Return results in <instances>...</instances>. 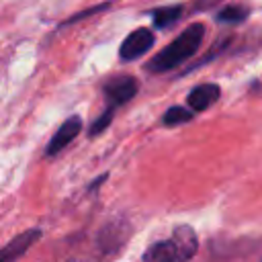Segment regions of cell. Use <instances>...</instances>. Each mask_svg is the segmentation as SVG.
Wrapping results in <instances>:
<instances>
[{
	"label": "cell",
	"instance_id": "1",
	"mask_svg": "<svg viewBox=\"0 0 262 262\" xmlns=\"http://www.w3.org/2000/svg\"><path fill=\"white\" fill-rule=\"evenodd\" d=\"M199 248V237L190 225L174 227L168 239L151 244L143 252V262H188Z\"/></svg>",
	"mask_w": 262,
	"mask_h": 262
},
{
	"label": "cell",
	"instance_id": "2",
	"mask_svg": "<svg viewBox=\"0 0 262 262\" xmlns=\"http://www.w3.org/2000/svg\"><path fill=\"white\" fill-rule=\"evenodd\" d=\"M205 37V27L201 23H194V25H188L168 47H164L160 53H156L149 63H147V70L149 72H168L176 66H180L182 61H186L188 57H192L201 45Z\"/></svg>",
	"mask_w": 262,
	"mask_h": 262
},
{
	"label": "cell",
	"instance_id": "3",
	"mask_svg": "<svg viewBox=\"0 0 262 262\" xmlns=\"http://www.w3.org/2000/svg\"><path fill=\"white\" fill-rule=\"evenodd\" d=\"M139 90V82L133 76H117L104 84V96L108 100V106L117 108L125 102H129Z\"/></svg>",
	"mask_w": 262,
	"mask_h": 262
},
{
	"label": "cell",
	"instance_id": "4",
	"mask_svg": "<svg viewBox=\"0 0 262 262\" xmlns=\"http://www.w3.org/2000/svg\"><path fill=\"white\" fill-rule=\"evenodd\" d=\"M151 45H154V33L149 29L141 27L125 37V41L121 43L119 55L123 61H131V59H137L143 53H147V49H151Z\"/></svg>",
	"mask_w": 262,
	"mask_h": 262
},
{
	"label": "cell",
	"instance_id": "5",
	"mask_svg": "<svg viewBox=\"0 0 262 262\" xmlns=\"http://www.w3.org/2000/svg\"><path fill=\"white\" fill-rule=\"evenodd\" d=\"M39 237H41V229L39 227L27 229L25 233H18L16 237H12L8 244H4L0 248V262H16Z\"/></svg>",
	"mask_w": 262,
	"mask_h": 262
},
{
	"label": "cell",
	"instance_id": "6",
	"mask_svg": "<svg viewBox=\"0 0 262 262\" xmlns=\"http://www.w3.org/2000/svg\"><path fill=\"white\" fill-rule=\"evenodd\" d=\"M82 131V119L80 117H70V119H66L63 123H61V127L55 131V135L51 137V141L47 143V149H45V154L47 156H55V154H59L63 147H68L76 137H78V133Z\"/></svg>",
	"mask_w": 262,
	"mask_h": 262
},
{
	"label": "cell",
	"instance_id": "7",
	"mask_svg": "<svg viewBox=\"0 0 262 262\" xmlns=\"http://www.w3.org/2000/svg\"><path fill=\"white\" fill-rule=\"evenodd\" d=\"M219 94H221V88L217 84H211V82L209 84H199L188 92L186 102L194 113H201V111H207L213 102H217Z\"/></svg>",
	"mask_w": 262,
	"mask_h": 262
},
{
	"label": "cell",
	"instance_id": "8",
	"mask_svg": "<svg viewBox=\"0 0 262 262\" xmlns=\"http://www.w3.org/2000/svg\"><path fill=\"white\" fill-rule=\"evenodd\" d=\"M182 16V6H166V8H156L151 12L154 25L156 27H170L172 23H176Z\"/></svg>",
	"mask_w": 262,
	"mask_h": 262
},
{
	"label": "cell",
	"instance_id": "9",
	"mask_svg": "<svg viewBox=\"0 0 262 262\" xmlns=\"http://www.w3.org/2000/svg\"><path fill=\"white\" fill-rule=\"evenodd\" d=\"M192 117H194L192 111H188V108H184V106H170V108L164 113L162 123L168 125V127H174V125H180V123L190 121Z\"/></svg>",
	"mask_w": 262,
	"mask_h": 262
},
{
	"label": "cell",
	"instance_id": "10",
	"mask_svg": "<svg viewBox=\"0 0 262 262\" xmlns=\"http://www.w3.org/2000/svg\"><path fill=\"white\" fill-rule=\"evenodd\" d=\"M250 14V10L246 6H239V4H233V6H225L219 14H217V20L219 23H229V25H235V23H242L246 16Z\"/></svg>",
	"mask_w": 262,
	"mask_h": 262
},
{
	"label": "cell",
	"instance_id": "11",
	"mask_svg": "<svg viewBox=\"0 0 262 262\" xmlns=\"http://www.w3.org/2000/svg\"><path fill=\"white\" fill-rule=\"evenodd\" d=\"M113 113H115V108H113V106H106V111H104V113H102V115H100V117L90 125V131H88V133H90V137H94V135L102 133V131L111 125V121H113Z\"/></svg>",
	"mask_w": 262,
	"mask_h": 262
}]
</instances>
